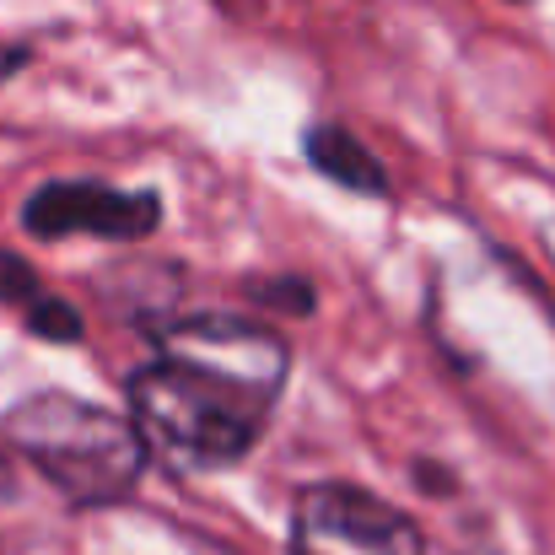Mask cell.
I'll list each match as a JSON object with an SVG mask.
<instances>
[{
  "mask_svg": "<svg viewBox=\"0 0 555 555\" xmlns=\"http://www.w3.org/2000/svg\"><path fill=\"white\" fill-rule=\"evenodd\" d=\"M286 383V340L248 319H184L130 377V421L173 469H227L264 437Z\"/></svg>",
  "mask_w": 555,
  "mask_h": 555,
  "instance_id": "cell-1",
  "label": "cell"
},
{
  "mask_svg": "<svg viewBox=\"0 0 555 555\" xmlns=\"http://www.w3.org/2000/svg\"><path fill=\"white\" fill-rule=\"evenodd\" d=\"M5 442L76 507L125 502L152 453L135 421H125L103 404H87L76 393H33V399L11 404Z\"/></svg>",
  "mask_w": 555,
  "mask_h": 555,
  "instance_id": "cell-2",
  "label": "cell"
},
{
  "mask_svg": "<svg viewBox=\"0 0 555 555\" xmlns=\"http://www.w3.org/2000/svg\"><path fill=\"white\" fill-rule=\"evenodd\" d=\"M292 555H426L410 513L388 507L367 486L324 480L297 496Z\"/></svg>",
  "mask_w": 555,
  "mask_h": 555,
  "instance_id": "cell-3",
  "label": "cell"
},
{
  "mask_svg": "<svg viewBox=\"0 0 555 555\" xmlns=\"http://www.w3.org/2000/svg\"><path fill=\"white\" fill-rule=\"evenodd\" d=\"M157 221H163V205L152 189H114L98 179H54L33 189L22 205L27 237H43V243H60L76 232H92L108 243H141L157 232Z\"/></svg>",
  "mask_w": 555,
  "mask_h": 555,
  "instance_id": "cell-4",
  "label": "cell"
},
{
  "mask_svg": "<svg viewBox=\"0 0 555 555\" xmlns=\"http://www.w3.org/2000/svg\"><path fill=\"white\" fill-rule=\"evenodd\" d=\"M302 157H308V168H313V173H324L330 184L357 189V194H372V199H377V194H388V173H383V163L372 157L351 130H340V125H313V130L302 135Z\"/></svg>",
  "mask_w": 555,
  "mask_h": 555,
  "instance_id": "cell-5",
  "label": "cell"
},
{
  "mask_svg": "<svg viewBox=\"0 0 555 555\" xmlns=\"http://www.w3.org/2000/svg\"><path fill=\"white\" fill-rule=\"evenodd\" d=\"M43 297H49V292H43L38 270H33L16 248H0V302H5V308H16V313L27 319Z\"/></svg>",
  "mask_w": 555,
  "mask_h": 555,
  "instance_id": "cell-6",
  "label": "cell"
},
{
  "mask_svg": "<svg viewBox=\"0 0 555 555\" xmlns=\"http://www.w3.org/2000/svg\"><path fill=\"white\" fill-rule=\"evenodd\" d=\"M22 324H27L38 340H54V346H76V340H81V313H76L65 297H54V292H49Z\"/></svg>",
  "mask_w": 555,
  "mask_h": 555,
  "instance_id": "cell-7",
  "label": "cell"
},
{
  "mask_svg": "<svg viewBox=\"0 0 555 555\" xmlns=\"http://www.w3.org/2000/svg\"><path fill=\"white\" fill-rule=\"evenodd\" d=\"M254 297H259V302H270V308H292V313H313V292H308L302 281H270V286H259Z\"/></svg>",
  "mask_w": 555,
  "mask_h": 555,
  "instance_id": "cell-8",
  "label": "cell"
},
{
  "mask_svg": "<svg viewBox=\"0 0 555 555\" xmlns=\"http://www.w3.org/2000/svg\"><path fill=\"white\" fill-rule=\"evenodd\" d=\"M22 65H27V49H22V43H0V81L16 76Z\"/></svg>",
  "mask_w": 555,
  "mask_h": 555,
  "instance_id": "cell-9",
  "label": "cell"
}]
</instances>
